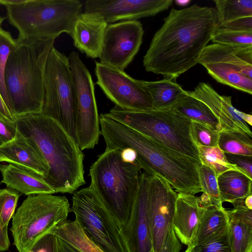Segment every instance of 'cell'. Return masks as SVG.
Listing matches in <instances>:
<instances>
[{
    "instance_id": "ee69618b",
    "label": "cell",
    "mask_w": 252,
    "mask_h": 252,
    "mask_svg": "<svg viewBox=\"0 0 252 252\" xmlns=\"http://www.w3.org/2000/svg\"><path fill=\"white\" fill-rule=\"evenodd\" d=\"M121 156L123 161L133 163L136 161L137 155L132 149L126 148L121 151Z\"/></svg>"
},
{
    "instance_id": "e0dca14e",
    "label": "cell",
    "mask_w": 252,
    "mask_h": 252,
    "mask_svg": "<svg viewBox=\"0 0 252 252\" xmlns=\"http://www.w3.org/2000/svg\"><path fill=\"white\" fill-rule=\"evenodd\" d=\"M172 0H87L84 12L101 15L108 24L154 16L166 10Z\"/></svg>"
},
{
    "instance_id": "e575fe53",
    "label": "cell",
    "mask_w": 252,
    "mask_h": 252,
    "mask_svg": "<svg viewBox=\"0 0 252 252\" xmlns=\"http://www.w3.org/2000/svg\"><path fill=\"white\" fill-rule=\"evenodd\" d=\"M21 193L11 189H0V227L7 229Z\"/></svg>"
},
{
    "instance_id": "5b68a950",
    "label": "cell",
    "mask_w": 252,
    "mask_h": 252,
    "mask_svg": "<svg viewBox=\"0 0 252 252\" xmlns=\"http://www.w3.org/2000/svg\"><path fill=\"white\" fill-rule=\"evenodd\" d=\"M119 149H106L89 169L90 187L120 227L129 218L136 195L141 168L138 163L123 161Z\"/></svg>"
},
{
    "instance_id": "4316f807",
    "label": "cell",
    "mask_w": 252,
    "mask_h": 252,
    "mask_svg": "<svg viewBox=\"0 0 252 252\" xmlns=\"http://www.w3.org/2000/svg\"><path fill=\"white\" fill-rule=\"evenodd\" d=\"M49 233L55 235L79 252H105L86 235L75 220L52 228Z\"/></svg>"
},
{
    "instance_id": "8fae6325",
    "label": "cell",
    "mask_w": 252,
    "mask_h": 252,
    "mask_svg": "<svg viewBox=\"0 0 252 252\" xmlns=\"http://www.w3.org/2000/svg\"><path fill=\"white\" fill-rule=\"evenodd\" d=\"M198 63L219 83L252 94V46L209 44Z\"/></svg>"
},
{
    "instance_id": "ac0fdd59",
    "label": "cell",
    "mask_w": 252,
    "mask_h": 252,
    "mask_svg": "<svg viewBox=\"0 0 252 252\" xmlns=\"http://www.w3.org/2000/svg\"><path fill=\"white\" fill-rule=\"evenodd\" d=\"M186 92L209 107L219 121L222 131H237L252 137V131L245 122L248 114L232 105L231 96L219 94L209 84L204 82L199 83L193 91Z\"/></svg>"
},
{
    "instance_id": "d4e9b609",
    "label": "cell",
    "mask_w": 252,
    "mask_h": 252,
    "mask_svg": "<svg viewBox=\"0 0 252 252\" xmlns=\"http://www.w3.org/2000/svg\"><path fill=\"white\" fill-rule=\"evenodd\" d=\"M141 82L151 95L154 109H170L186 94L173 80Z\"/></svg>"
},
{
    "instance_id": "7dc6e473",
    "label": "cell",
    "mask_w": 252,
    "mask_h": 252,
    "mask_svg": "<svg viewBox=\"0 0 252 252\" xmlns=\"http://www.w3.org/2000/svg\"><path fill=\"white\" fill-rule=\"evenodd\" d=\"M24 1L25 0H0V4L6 6L21 3Z\"/></svg>"
},
{
    "instance_id": "5bb4252c",
    "label": "cell",
    "mask_w": 252,
    "mask_h": 252,
    "mask_svg": "<svg viewBox=\"0 0 252 252\" xmlns=\"http://www.w3.org/2000/svg\"><path fill=\"white\" fill-rule=\"evenodd\" d=\"M144 32L138 20L108 24L98 57L99 63L124 71L139 51Z\"/></svg>"
},
{
    "instance_id": "bcb514c9",
    "label": "cell",
    "mask_w": 252,
    "mask_h": 252,
    "mask_svg": "<svg viewBox=\"0 0 252 252\" xmlns=\"http://www.w3.org/2000/svg\"><path fill=\"white\" fill-rule=\"evenodd\" d=\"M58 239L60 252H79L66 242L58 238Z\"/></svg>"
},
{
    "instance_id": "44dd1931",
    "label": "cell",
    "mask_w": 252,
    "mask_h": 252,
    "mask_svg": "<svg viewBox=\"0 0 252 252\" xmlns=\"http://www.w3.org/2000/svg\"><path fill=\"white\" fill-rule=\"evenodd\" d=\"M202 211L195 195L178 193L172 226L179 241L187 247L192 246Z\"/></svg>"
},
{
    "instance_id": "d6986e66",
    "label": "cell",
    "mask_w": 252,
    "mask_h": 252,
    "mask_svg": "<svg viewBox=\"0 0 252 252\" xmlns=\"http://www.w3.org/2000/svg\"><path fill=\"white\" fill-rule=\"evenodd\" d=\"M3 161L29 169L43 178L49 171L48 164L37 146L18 130L14 139L0 146V162Z\"/></svg>"
},
{
    "instance_id": "6da1fadb",
    "label": "cell",
    "mask_w": 252,
    "mask_h": 252,
    "mask_svg": "<svg viewBox=\"0 0 252 252\" xmlns=\"http://www.w3.org/2000/svg\"><path fill=\"white\" fill-rule=\"evenodd\" d=\"M218 28L214 8H172L143 57L148 72L173 80L198 63Z\"/></svg>"
},
{
    "instance_id": "f907efd6",
    "label": "cell",
    "mask_w": 252,
    "mask_h": 252,
    "mask_svg": "<svg viewBox=\"0 0 252 252\" xmlns=\"http://www.w3.org/2000/svg\"><path fill=\"white\" fill-rule=\"evenodd\" d=\"M4 20V18H2V17H0V26L1 25V23H2L3 21Z\"/></svg>"
},
{
    "instance_id": "ffe728a7",
    "label": "cell",
    "mask_w": 252,
    "mask_h": 252,
    "mask_svg": "<svg viewBox=\"0 0 252 252\" xmlns=\"http://www.w3.org/2000/svg\"><path fill=\"white\" fill-rule=\"evenodd\" d=\"M108 24L94 13H81L76 18L70 33L74 46L90 58H98Z\"/></svg>"
},
{
    "instance_id": "74e56055",
    "label": "cell",
    "mask_w": 252,
    "mask_h": 252,
    "mask_svg": "<svg viewBox=\"0 0 252 252\" xmlns=\"http://www.w3.org/2000/svg\"><path fill=\"white\" fill-rule=\"evenodd\" d=\"M227 161L237 169L252 179V156L224 153Z\"/></svg>"
},
{
    "instance_id": "277c9868",
    "label": "cell",
    "mask_w": 252,
    "mask_h": 252,
    "mask_svg": "<svg viewBox=\"0 0 252 252\" xmlns=\"http://www.w3.org/2000/svg\"><path fill=\"white\" fill-rule=\"evenodd\" d=\"M54 38L18 37L5 65L4 83L8 109L16 117L41 113L46 62Z\"/></svg>"
},
{
    "instance_id": "7402d4cb",
    "label": "cell",
    "mask_w": 252,
    "mask_h": 252,
    "mask_svg": "<svg viewBox=\"0 0 252 252\" xmlns=\"http://www.w3.org/2000/svg\"><path fill=\"white\" fill-rule=\"evenodd\" d=\"M0 171L2 177L0 183L21 194L55 193L42 176L29 169L12 164H0Z\"/></svg>"
},
{
    "instance_id": "ab89813d",
    "label": "cell",
    "mask_w": 252,
    "mask_h": 252,
    "mask_svg": "<svg viewBox=\"0 0 252 252\" xmlns=\"http://www.w3.org/2000/svg\"><path fill=\"white\" fill-rule=\"evenodd\" d=\"M182 248V245L171 225L166 231L160 252H180Z\"/></svg>"
},
{
    "instance_id": "f35d334b",
    "label": "cell",
    "mask_w": 252,
    "mask_h": 252,
    "mask_svg": "<svg viewBox=\"0 0 252 252\" xmlns=\"http://www.w3.org/2000/svg\"><path fill=\"white\" fill-rule=\"evenodd\" d=\"M27 252H60L58 239L52 234H47L38 239Z\"/></svg>"
},
{
    "instance_id": "c3c4849f",
    "label": "cell",
    "mask_w": 252,
    "mask_h": 252,
    "mask_svg": "<svg viewBox=\"0 0 252 252\" xmlns=\"http://www.w3.org/2000/svg\"><path fill=\"white\" fill-rule=\"evenodd\" d=\"M175 1L177 5H178L179 6H182L187 5L190 2V0H176Z\"/></svg>"
},
{
    "instance_id": "4fadbf2b",
    "label": "cell",
    "mask_w": 252,
    "mask_h": 252,
    "mask_svg": "<svg viewBox=\"0 0 252 252\" xmlns=\"http://www.w3.org/2000/svg\"><path fill=\"white\" fill-rule=\"evenodd\" d=\"M95 63L96 84L116 106L133 111L154 109L151 95L141 80L133 78L124 71Z\"/></svg>"
},
{
    "instance_id": "52a82bcc",
    "label": "cell",
    "mask_w": 252,
    "mask_h": 252,
    "mask_svg": "<svg viewBox=\"0 0 252 252\" xmlns=\"http://www.w3.org/2000/svg\"><path fill=\"white\" fill-rule=\"evenodd\" d=\"M106 114L164 146L200 162L192 121L173 109L133 111L115 106Z\"/></svg>"
},
{
    "instance_id": "f6af8a7d",
    "label": "cell",
    "mask_w": 252,
    "mask_h": 252,
    "mask_svg": "<svg viewBox=\"0 0 252 252\" xmlns=\"http://www.w3.org/2000/svg\"><path fill=\"white\" fill-rule=\"evenodd\" d=\"M9 246L8 229H3L0 227V252L7 250Z\"/></svg>"
},
{
    "instance_id": "d6a6232c",
    "label": "cell",
    "mask_w": 252,
    "mask_h": 252,
    "mask_svg": "<svg viewBox=\"0 0 252 252\" xmlns=\"http://www.w3.org/2000/svg\"><path fill=\"white\" fill-rule=\"evenodd\" d=\"M213 43L237 46H252V31H237L218 27Z\"/></svg>"
},
{
    "instance_id": "30bf717a",
    "label": "cell",
    "mask_w": 252,
    "mask_h": 252,
    "mask_svg": "<svg viewBox=\"0 0 252 252\" xmlns=\"http://www.w3.org/2000/svg\"><path fill=\"white\" fill-rule=\"evenodd\" d=\"M70 208L86 235L105 252H127L117 221L90 187L73 193Z\"/></svg>"
},
{
    "instance_id": "4dcf8cb0",
    "label": "cell",
    "mask_w": 252,
    "mask_h": 252,
    "mask_svg": "<svg viewBox=\"0 0 252 252\" xmlns=\"http://www.w3.org/2000/svg\"><path fill=\"white\" fill-rule=\"evenodd\" d=\"M218 145L224 153L252 156V137L245 133L234 130L221 131Z\"/></svg>"
},
{
    "instance_id": "9a60e30c",
    "label": "cell",
    "mask_w": 252,
    "mask_h": 252,
    "mask_svg": "<svg viewBox=\"0 0 252 252\" xmlns=\"http://www.w3.org/2000/svg\"><path fill=\"white\" fill-rule=\"evenodd\" d=\"M178 193L162 177L149 176L148 212L153 252H160L168 228L172 225Z\"/></svg>"
},
{
    "instance_id": "7c38bea8",
    "label": "cell",
    "mask_w": 252,
    "mask_h": 252,
    "mask_svg": "<svg viewBox=\"0 0 252 252\" xmlns=\"http://www.w3.org/2000/svg\"><path fill=\"white\" fill-rule=\"evenodd\" d=\"M68 58L77 96L78 144L82 151L93 149L98 143L100 135L94 83L78 52L72 51Z\"/></svg>"
},
{
    "instance_id": "b9f144b4",
    "label": "cell",
    "mask_w": 252,
    "mask_h": 252,
    "mask_svg": "<svg viewBox=\"0 0 252 252\" xmlns=\"http://www.w3.org/2000/svg\"><path fill=\"white\" fill-rule=\"evenodd\" d=\"M218 27L237 31H252V16L237 19Z\"/></svg>"
},
{
    "instance_id": "60d3db41",
    "label": "cell",
    "mask_w": 252,
    "mask_h": 252,
    "mask_svg": "<svg viewBox=\"0 0 252 252\" xmlns=\"http://www.w3.org/2000/svg\"><path fill=\"white\" fill-rule=\"evenodd\" d=\"M18 132L15 124L0 119V146L14 139Z\"/></svg>"
},
{
    "instance_id": "484cf974",
    "label": "cell",
    "mask_w": 252,
    "mask_h": 252,
    "mask_svg": "<svg viewBox=\"0 0 252 252\" xmlns=\"http://www.w3.org/2000/svg\"><path fill=\"white\" fill-rule=\"evenodd\" d=\"M180 115L208 126L219 132L222 131L219 121L209 107L202 101L186 94L171 108Z\"/></svg>"
},
{
    "instance_id": "d590c367",
    "label": "cell",
    "mask_w": 252,
    "mask_h": 252,
    "mask_svg": "<svg viewBox=\"0 0 252 252\" xmlns=\"http://www.w3.org/2000/svg\"><path fill=\"white\" fill-rule=\"evenodd\" d=\"M220 132L212 127L192 121L191 134L193 140L196 146L214 147L218 144Z\"/></svg>"
},
{
    "instance_id": "603a6c76",
    "label": "cell",
    "mask_w": 252,
    "mask_h": 252,
    "mask_svg": "<svg viewBox=\"0 0 252 252\" xmlns=\"http://www.w3.org/2000/svg\"><path fill=\"white\" fill-rule=\"evenodd\" d=\"M201 207L202 209V214L196 228L192 247L210 241L227 228V217L225 209L223 206H211Z\"/></svg>"
},
{
    "instance_id": "8d00e7d4",
    "label": "cell",
    "mask_w": 252,
    "mask_h": 252,
    "mask_svg": "<svg viewBox=\"0 0 252 252\" xmlns=\"http://www.w3.org/2000/svg\"><path fill=\"white\" fill-rule=\"evenodd\" d=\"M191 252H231L227 228L210 241L191 247Z\"/></svg>"
},
{
    "instance_id": "cb8c5ba5",
    "label": "cell",
    "mask_w": 252,
    "mask_h": 252,
    "mask_svg": "<svg viewBox=\"0 0 252 252\" xmlns=\"http://www.w3.org/2000/svg\"><path fill=\"white\" fill-rule=\"evenodd\" d=\"M221 202H232L252 194V179L236 170L226 171L217 177Z\"/></svg>"
},
{
    "instance_id": "ba28073f",
    "label": "cell",
    "mask_w": 252,
    "mask_h": 252,
    "mask_svg": "<svg viewBox=\"0 0 252 252\" xmlns=\"http://www.w3.org/2000/svg\"><path fill=\"white\" fill-rule=\"evenodd\" d=\"M71 212L64 196L52 194L28 195L12 217L10 228L19 252H27L41 237L67 221Z\"/></svg>"
},
{
    "instance_id": "7bdbcfd3",
    "label": "cell",
    "mask_w": 252,
    "mask_h": 252,
    "mask_svg": "<svg viewBox=\"0 0 252 252\" xmlns=\"http://www.w3.org/2000/svg\"><path fill=\"white\" fill-rule=\"evenodd\" d=\"M0 119L10 123L15 124V119L12 116L0 95Z\"/></svg>"
},
{
    "instance_id": "8992f818",
    "label": "cell",
    "mask_w": 252,
    "mask_h": 252,
    "mask_svg": "<svg viewBox=\"0 0 252 252\" xmlns=\"http://www.w3.org/2000/svg\"><path fill=\"white\" fill-rule=\"evenodd\" d=\"M83 5L79 0H25L5 7L9 22L18 31V37L36 39L70 34Z\"/></svg>"
},
{
    "instance_id": "7a4b0ae2",
    "label": "cell",
    "mask_w": 252,
    "mask_h": 252,
    "mask_svg": "<svg viewBox=\"0 0 252 252\" xmlns=\"http://www.w3.org/2000/svg\"><path fill=\"white\" fill-rule=\"evenodd\" d=\"M100 134L106 149L130 148L136 161L148 175L166 180L178 193L195 195L201 192L198 169L201 163L160 144L129 126L102 113Z\"/></svg>"
},
{
    "instance_id": "f1b7e54d",
    "label": "cell",
    "mask_w": 252,
    "mask_h": 252,
    "mask_svg": "<svg viewBox=\"0 0 252 252\" xmlns=\"http://www.w3.org/2000/svg\"><path fill=\"white\" fill-rule=\"evenodd\" d=\"M218 27L243 17L252 16V0H214Z\"/></svg>"
},
{
    "instance_id": "9c48e42d",
    "label": "cell",
    "mask_w": 252,
    "mask_h": 252,
    "mask_svg": "<svg viewBox=\"0 0 252 252\" xmlns=\"http://www.w3.org/2000/svg\"><path fill=\"white\" fill-rule=\"evenodd\" d=\"M77 112L76 93L68 58L53 46L45 66L41 113L57 122L78 144Z\"/></svg>"
},
{
    "instance_id": "1f68e13d",
    "label": "cell",
    "mask_w": 252,
    "mask_h": 252,
    "mask_svg": "<svg viewBox=\"0 0 252 252\" xmlns=\"http://www.w3.org/2000/svg\"><path fill=\"white\" fill-rule=\"evenodd\" d=\"M197 147L201 164L212 169L217 177L229 170H238L227 161L224 152L218 145L214 147L201 145H197Z\"/></svg>"
},
{
    "instance_id": "f546056e",
    "label": "cell",
    "mask_w": 252,
    "mask_h": 252,
    "mask_svg": "<svg viewBox=\"0 0 252 252\" xmlns=\"http://www.w3.org/2000/svg\"><path fill=\"white\" fill-rule=\"evenodd\" d=\"M202 195L198 197L201 207H222L217 182V177L210 168L201 164L198 169Z\"/></svg>"
},
{
    "instance_id": "681fc988",
    "label": "cell",
    "mask_w": 252,
    "mask_h": 252,
    "mask_svg": "<svg viewBox=\"0 0 252 252\" xmlns=\"http://www.w3.org/2000/svg\"><path fill=\"white\" fill-rule=\"evenodd\" d=\"M184 252H191V247H187V249Z\"/></svg>"
},
{
    "instance_id": "3957f363",
    "label": "cell",
    "mask_w": 252,
    "mask_h": 252,
    "mask_svg": "<svg viewBox=\"0 0 252 252\" xmlns=\"http://www.w3.org/2000/svg\"><path fill=\"white\" fill-rule=\"evenodd\" d=\"M18 130L37 146L48 166L43 180L56 193H73L86 184L84 155L78 144L56 121L41 113L15 118Z\"/></svg>"
},
{
    "instance_id": "2e32d148",
    "label": "cell",
    "mask_w": 252,
    "mask_h": 252,
    "mask_svg": "<svg viewBox=\"0 0 252 252\" xmlns=\"http://www.w3.org/2000/svg\"><path fill=\"white\" fill-rule=\"evenodd\" d=\"M149 176L141 173L139 186L126 223L120 227L127 252H153L148 212Z\"/></svg>"
},
{
    "instance_id": "83f0119b",
    "label": "cell",
    "mask_w": 252,
    "mask_h": 252,
    "mask_svg": "<svg viewBox=\"0 0 252 252\" xmlns=\"http://www.w3.org/2000/svg\"><path fill=\"white\" fill-rule=\"evenodd\" d=\"M226 215L231 252H252V221Z\"/></svg>"
},
{
    "instance_id": "836d02e7",
    "label": "cell",
    "mask_w": 252,
    "mask_h": 252,
    "mask_svg": "<svg viewBox=\"0 0 252 252\" xmlns=\"http://www.w3.org/2000/svg\"><path fill=\"white\" fill-rule=\"evenodd\" d=\"M16 44L10 33L0 27V95L8 109V99L4 83V71L8 56Z\"/></svg>"
}]
</instances>
